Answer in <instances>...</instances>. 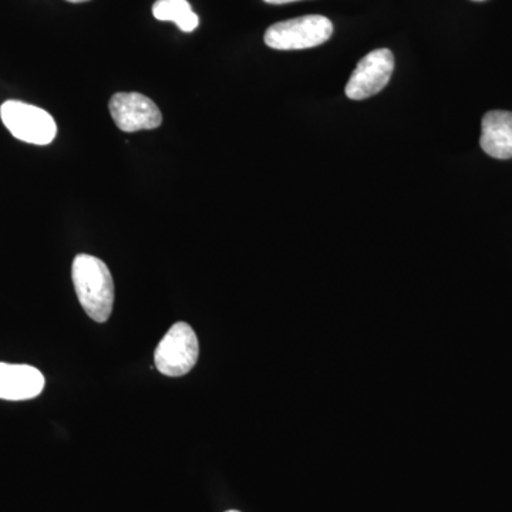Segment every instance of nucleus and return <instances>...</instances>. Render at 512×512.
<instances>
[{"label": "nucleus", "instance_id": "nucleus-1", "mask_svg": "<svg viewBox=\"0 0 512 512\" xmlns=\"http://www.w3.org/2000/svg\"><path fill=\"white\" fill-rule=\"evenodd\" d=\"M72 278L77 298L87 315L94 322H107L114 305V281L107 265L96 256L77 255Z\"/></svg>", "mask_w": 512, "mask_h": 512}, {"label": "nucleus", "instance_id": "nucleus-2", "mask_svg": "<svg viewBox=\"0 0 512 512\" xmlns=\"http://www.w3.org/2000/svg\"><path fill=\"white\" fill-rule=\"evenodd\" d=\"M332 35L333 25L328 18L308 15L275 23L266 30L264 40L271 49L303 50L323 45Z\"/></svg>", "mask_w": 512, "mask_h": 512}, {"label": "nucleus", "instance_id": "nucleus-3", "mask_svg": "<svg viewBox=\"0 0 512 512\" xmlns=\"http://www.w3.org/2000/svg\"><path fill=\"white\" fill-rule=\"evenodd\" d=\"M0 119L13 137L36 146H47L56 138V121L47 111L23 103L8 100L0 107Z\"/></svg>", "mask_w": 512, "mask_h": 512}, {"label": "nucleus", "instance_id": "nucleus-4", "mask_svg": "<svg viewBox=\"0 0 512 512\" xmlns=\"http://www.w3.org/2000/svg\"><path fill=\"white\" fill-rule=\"evenodd\" d=\"M200 346L197 335L188 323L178 322L171 326L158 343L154 362L158 372L165 376L187 375L197 365Z\"/></svg>", "mask_w": 512, "mask_h": 512}, {"label": "nucleus", "instance_id": "nucleus-5", "mask_svg": "<svg viewBox=\"0 0 512 512\" xmlns=\"http://www.w3.org/2000/svg\"><path fill=\"white\" fill-rule=\"evenodd\" d=\"M394 70L392 50L377 49L357 63L348 84L346 96L350 100H365L382 92L390 82Z\"/></svg>", "mask_w": 512, "mask_h": 512}, {"label": "nucleus", "instance_id": "nucleus-6", "mask_svg": "<svg viewBox=\"0 0 512 512\" xmlns=\"http://www.w3.org/2000/svg\"><path fill=\"white\" fill-rule=\"evenodd\" d=\"M110 114L124 133L154 130L163 123L161 111L153 100L140 93H116L110 100Z\"/></svg>", "mask_w": 512, "mask_h": 512}, {"label": "nucleus", "instance_id": "nucleus-7", "mask_svg": "<svg viewBox=\"0 0 512 512\" xmlns=\"http://www.w3.org/2000/svg\"><path fill=\"white\" fill-rule=\"evenodd\" d=\"M45 376L36 367L0 363V399L10 402L35 399L45 389Z\"/></svg>", "mask_w": 512, "mask_h": 512}, {"label": "nucleus", "instance_id": "nucleus-8", "mask_svg": "<svg viewBox=\"0 0 512 512\" xmlns=\"http://www.w3.org/2000/svg\"><path fill=\"white\" fill-rule=\"evenodd\" d=\"M480 146L488 156L497 160L512 158L511 111H488L481 121Z\"/></svg>", "mask_w": 512, "mask_h": 512}, {"label": "nucleus", "instance_id": "nucleus-9", "mask_svg": "<svg viewBox=\"0 0 512 512\" xmlns=\"http://www.w3.org/2000/svg\"><path fill=\"white\" fill-rule=\"evenodd\" d=\"M153 15L161 22H174L185 33L194 32L200 25V19L187 0H157Z\"/></svg>", "mask_w": 512, "mask_h": 512}, {"label": "nucleus", "instance_id": "nucleus-10", "mask_svg": "<svg viewBox=\"0 0 512 512\" xmlns=\"http://www.w3.org/2000/svg\"><path fill=\"white\" fill-rule=\"evenodd\" d=\"M269 5H286V3L298 2V0H264Z\"/></svg>", "mask_w": 512, "mask_h": 512}, {"label": "nucleus", "instance_id": "nucleus-11", "mask_svg": "<svg viewBox=\"0 0 512 512\" xmlns=\"http://www.w3.org/2000/svg\"><path fill=\"white\" fill-rule=\"evenodd\" d=\"M67 2H72V3H83V2H89V0H67Z\"/></svg>", "mask_w": 512, "mask_h": 512}, {"label": "nucleus", "instance_id": "nucleus-12", "mask_svg": "<svg viewBox=\"0 0 512 512\" xmlns=\"http://www.w3.org/2000/svg\"><path fill=\"white\" fill-rule=\"evenodd\" d=\"M474 2H484V0H474Z\"/></svg>", "mask_w": 512, "mask_h": 512}, {"label": "nucleus", "instance_id": "nucleus-13", "mask_svg": "<svg viewBox=\"0 0 512 512\" xmlns=\"http://www.w3.org/2000/svg\"><path fill=\"white\" fill-rule=\"evenodd\" d=\"M228 512H238V511H228Z\"/></svg>", "mask_w": 512, "mask_h": 512}]
</instances>
